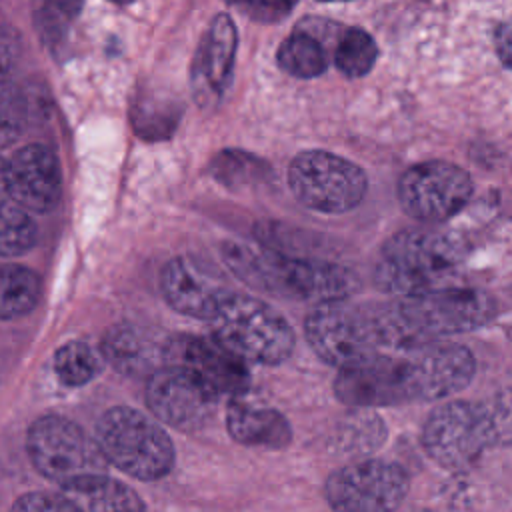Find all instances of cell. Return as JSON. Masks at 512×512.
<instances>
[{
    "label": "cell",
    "mask_w": 512,
    "mask_h": 512,
    "mask_svg": "<svg viewBox=\"0 0 512 512\" xmlns=\"http://www.w3.org/2000/svg\"><path fill=\"white\" fill-rule=\"evenodd\" d=\"M496 50L500 60L512 68V18L502 22L496 30Z\"/></svg>",
    "instance_id": "4316f807"
},
{
    "label": "cell",
    "mask_w": 512,
    "mask_h": 512,
    "mask_svg": "<svg viewBox=\"0 0 512 512\" xmlns=\"http://www.w3.org/2000/svg\"><path fill=\"white\" fill-rule=\"evenodd\" d=\"M388 346L410 350L442 336L472 332L494 320L496 300L478 288L444 286L380 306Z\"/></svg>",
    "instance_id": "6da1fadb"
},
{
    "label": "cell",
    "mask_w": 512,
    "mask_h": 512,
    "mask_svg": "<svg viewBox=\"0 0 512 512\" xmlns=\"http://www.w3.org/2000/svg\"><path fill=\"white\" fill-rule=\"evenodd\" d=\"M160 290L170 308L200 320H210L230 294L226 284L192 256L172 258L164 266Z\"/></svg>",
    "instance_id": "9a60e30c"
},
{
    "label": "cell",
    "mask_w": 512,
    "mask_h": 512,
    "mask_svg": "<svg viewBox=\"0 0 512 512\" xmlns=\"http://www.w3.org/2000/svg\"><path fill=\"white\" fill-rule=\"evenodd\" d=\"M114 2H120V4H124V2H128V0H114Z\"/></svg>",
    "instance_id": "4dcf8cb0"
},
{
    "label": "cell",
    "mask_w": 512,
    "mask_h": 512,
    "mask_svg": "<svg viewBox=\"0 0 512 512\" xmlns=\"http://www.w3.org/2000/svg\"><path fill=\"white\" fill-rule=\"evenodd\" d=\"M462 262V248L456 238L434 230H402L392 236L376 266V282L392 294L416 296L444 288Z\"/></svg>",
    "instance_id": "277c9868"
},
{
    "label": "cell",
    "mask_w": 512,
    "mask_h": 512,
    "mask_svg": "<svg viewBox=\"0 0 512 512\" xmlns=\"http://www.w3.org/2000/svg\"><path fill=\"white\" fill-rule=\"evenodd\" d=\"M36 242V224L28 210L8 200L0 206V256L12 258L28 252Z\"/></svg>",
    "instance_id": "d4e9b609"
},
{
    "label": "cell",
    "mask_w": 512,
    "mask_h": 512,
    "mask_svg": "<svg viewBox=\"0 0 512 512\" xmlns=\"http://www.w3.org/2000/svg\"><path fill=\"white\" fill-rule=\"evenodd\" d=\"M80 512H146L140 496L126 484L108 476L80 490L64 492Z\"/></svg>",
    "instance_id": "44dd1931"
},
{
    "label": "cell",
    "mask_w": 512,
    "mask_h": 512,
    "mask_svg": "<svg viewBox=\"0 0 512 512\" xmlns=\"http://www.w3.org/2000/svg\"><path fill=\"white\" fill-rule=\"evenodd\" d=\"M50 4L68 16H76L80 12L82 0H50Z\"/></svg>",
    "instance_id": "83f0119b"
},
{
    "label": "cell",
    "mask_w": 512,
    "mask_h": 512,
    "mask_svg": "<svg viewBox=\"0 0 512 512\" xmlns=\"http://www.w3.org/2000/svg\"><path fill=\"white\" fill-rule=\"evenodd\" d=\"M378 48L372 36L356 26H350L342 32L336 50L334 64L348 78H360L368 74L376 62Z\"/></svg>",
    "instance_id": "cb8c5ba5"
},
{
    "label": "cell",
    "mask_w": 512,
    "mask_h": 512,
    "mask_svg": "<svg viewBox=\"0 0 512 512\" xmlns=\"http://www.w3.org/2000/svg\"><path fill=\"white\" fill-rule=\"evenodd\" d=\"M512 434V410L504 402L448 400L438 404L422 426L426 454L444 470L462 472L492 446Z\"/></svg>",
    "instance_id": "3957f363"
},
{
    "label": "cell",
    "mask_w": 512,
    "mask_h": 512,
    "mask_svg": "<svg viewBox=\"0 0 512 512\" xmlns=\"http://www.w3.org/2000/svg\"><path fill=\"white\" fill-rule=\"evenodd\" d=\"M166 364L192 372L220 396H244L250 386L246 362L212 336L180 334L166 340L164 366Z\"/></svg>",
    "instance_id": "5bb4252c"
},
{
    "label": "cell",
    "mask_w": 512,
    "mask_h": 512,
    "mask_svg": "<svg viewBox=\"0 0 512 512\" xmlns=\"http://www.w3.org/2000/svg\"><path fill=\"white\" fill-rule=\"evenodd\" d=\"M40 296L42 284L36 272L18 264H0V320L26 316Z\"/></svg>",
    "instance_id": "ffe728a7"
},
{
    "label": "cell",
    "mask_w": 512,
    "mask_h": 512,
    "mask_svg": "<svg viewBox=\"0 0 512 512\" xmlns=\"http://www.w3.org/2000/svg\"><path fill=\"white\" fill-rule=\"evenodd\" d=\"M26 448L34 468L64 492L86 488L108 476V462L96 438L64 416L50 414L32 422Z\"/></svg>",
    "instance_id": "8992f818"
},
{
    "label": "cell",
    "mask_w": 512,
    "mask_h": 512,
    "mask_svg": "<svg viewBox=\"0 0 512 512\" xmlns=\"http://www.w3.org/2000/svg\"><path fill=\"white\" fill-rule=\"evenodd\" d=\"M10 200L8 194V168H6V160L0 158V206L6 204Z\"/></svg>",
    "instance_id": "f1b7e54d"
},
{
    "label": "cell",
    "mask_w": 512,
    "mask_h": 512,
    "mask_svg": "<svg viewBox=\"0 0 512 512\" xmlns=\"http://www.w3.org/2000/svg\"><path fill=\"white\" fill-rule=\"evenodd\" d=\"M238 34L228 14H218L200 46L192 68V86L198 102H212L222 96L230 84Z\"/></svg>",
    "instance_id": "e0dca14e"
},
{
    "label": "cell",
    "mask_w": 512,
    "mask_h": 512,
    "mask_svg": "<svg viewBox=\"0 0 512 512\" xmlns=\"http://www.w3.org/2000/svg\"><path fill=\"white\" fill-rule=\"evenodd\" d=\"M322 2H348V0H322Z\"/></svg>",
    "instance_id": "f546056e"
},
{
    "label": "cell",
    "mask_w": 512,
    "mask_h": 512,
    "mask_svg": "<svg viewBox=\"0 0 512 512\" xmlns=\"http://www.w3.org/2000/svg\"><path fill=\"white\" fill-rule=\"evenodd\" d=\"M0 120H2V118H0ZM0 124H2V122H0Z\"/></svg>",
    "instance_id": "1f68e13d"
},
{
    "label": "cell",
    "mask_w": 512,
    "mask_h": 512,
    "mask_svg": "<svg viewBox=\"0 0 512 512\" xmlns=\"http://www.w3.org/2000/svg\"><path fill=\"white\" fill-rule=\"evenodd\" d=\"M8 194L10 200L28 212L52 210L62 194V170L56 154L42 144L20 148L10 160Z\"/></svg>",
    "instance_id": "2e32d148"
},
{
    "label": "cell",
    "mask_w": 512,
    "mask_h": 512,
    "mask_svg": "<svg viewBox=\"0 0 512 512\" xmlns=\"http://www.w3.org/2000/svg\"><path fill=\"white\" fill-rule=\"evenodd\" d=\"M404 356L376 354L362 362L338 368L334 378L336 398L352 408L398 406L428 400L424 368L416 348Z\"/></svg>",
    "instance_id": "ba28073f"
},
{
    "label": "cell",
    "mask_w": 512,
    "mask_h": 512,
    "mask_svg": "<svg viewBox=\"0 0 512 512\" xmlns=\"http://www.w3.org/2000/svg\"><path fill=\"white\" fill-rule=\"evenodd\" d=\"M208 322L212 338L246 364H282L296 344L288 320L264 300L246 294L230 292Z\"/></svg>",
    "instance_id": "5b68a950"
},
{
    "label": "cell",
    "mask_w": 512,
    "mask_h": 512,
    "mask_svg": "<svg viewBox=\"0 0 512 512\" xmlns=\"http://www.w3.org/2000/svg\"><path fill=\"white\" fill-rule=\"evenodd\" d=\"M288 186L296 200L322 214L354 210L366 196L364 170L326 150L300 152L288 168Z\"/></svg>",
    "instance_id": "30bf717a"
},
{
    "label": "cell",
    "mask_w": 512,
    "mask_h": 512,
    "mask_svg": "<svg viewBox=\"0 0 512 512\" xmlns=\"http://www.w3.org/2000/svg\"><path fill=\"white\" fill-rule=\"evenodd\" d=\"M472 196L470 176L446 160H428L408 168L398 182L402 210L420 222H444L456 216Z\"/></svg>",
    "instance_id": "7c38bea8"
},
{
    "label": "cell",
    "mask_w": 512,
    "mask_h": 512,
    "mask_svg": "<svg viewBox=\"0 0 512 512\" xmlns=\"http://www.w3.org/2000/svg\"><path fill=\"white\" fill-rule=\"evenodd\" d=\"M408 490L404 466L382 458L342 466L324 482V498L334 512H396Z\"/></svg>",
    "instance_id": "8fae6325"
},
{
    "label": "cell",
    "mask_w": 512,
    "mask_h": 512,
    "mask_svg": "<svg viewBox=\"0 0 512 512\" xmlns=\"http://www.w3.org/2000/svg\"><path fill=\"white\" fill-rule=\"evenodd\" d=\"M226 430L242 446L282 450L292 442V426L282 412L250 404L242 396H232L228 402Z\"/></svg>",
    "instance_id": "ac0fdd59"
},
{
    "label": "cell",
    "mask_w": 512,
    "mask_h": 512,
    "mask_svg": "<svg viewBox=\"0 0 512 512\" xmlns=\"http://www.w3.org/2000/svg\"><path fill=\"white\" fill-rule=\"evenodd\" d=\"M10 512H80L66 494L30 492L20 496Z\"/></svg>",
    "instance_id": "484cf974"
},
{
    "label": "cell",
    "mask_w": 512,
    "mask_h": 512,
    "mask_svg": "<svg viewBox=\"0 0 512 512\" xmlns=\"http://www.w3.org/2000/svg\"><path fill=\"white\" fill-rule=\"evenodd\" d=\"M218 398L220 394L198 376L168 364L158 368L146 384V404L150 412L156 420L182 432L204 428L216 412Z\"/></svg>",
    "instance_id": "4fadbf2b"
},
{
    "label": "cell",
    "mask_w": 512,
    "mask_h": 512,
    "mask_svg": "<svg viewBox=\"0 0 512 512\" xmlns=\"http://www.w3.org/2000/svg\"><path fill=\"white\" fill-rule=\"evenodd\" d=\"M304 334L312 352L336 368L362 362L388 348L380 308H360L342 300L318 304L304 322Z\"/></svg>",
    "instance_id": "9c48e42d"
},
{
    "label": "cell",
    "mask_w": 512,
    "mask_h": 512,
    "mask_svg": "<svg viewBox=\"0 0 512 512\" xmlns=\"http://www.w3.org/2000/svg\"><path fill=\"white\" fill-rule=\"evenodd\" d=\"M278 64L296 78H316L326 70L328 58L320 40L306 32H292L278 48Z\"/></svg>",
    "instance_id": "7402d4cb"
},
{
    "label": "cell",
    "mask_w": 512,
    "mask_h": 512,
    "mask_svg": "<svg viewBox=\"0 0 512 512\" xmlns=\"http://www.w3.org/2000/svg\"><path fill=\"white\" fill-rule=\"evenodd\" d=\"M222 258L236 278L280 298L326 304L344 300L356 290L350 270L324 260L252 250L236 242L224 244Z\"/></svg>",
    "instance_id": "7a4b0ae2"
},
{
    "label": "cell",
    "mask_w": 512,
    "mask_h": 512,
    "mask_svg": "<svg viewBox=\"0 0 512 512\" xmlns=\"http://www.w3.org/2000/svg\"><path fill=\"white\" fill-rule=\"evenodd\" d=\"M102 358L126 376H152L164 366V344L136 324H116L102 338Z\"/></svg>",
    "instance_id": "d6986e66"
},
{
    "label": "cell",
    "mask_w": 512,
    "mask_h": 512,
    "mask_svg": "<svg viewBox=\"0 0 512 512\" xmlns=\"http://www.w3.org/2000/svg\"><path fill=\"white\" fill-rule=\"evenodd\" d=\"M96 442L108 464L138 480L166 476L176 460L174 444L164 428L130 406L106 410L96 424Z\"/></svg>",
    "instance_id": "52a82bcc"
},
{
    "label": "cell",
    "mask_w": 512,
    "mask_h": 512,
    "mask_svg": "<svg viewBox=\"0 0 512 512\" xmlns=\"http://www.w3.org/2000/svg\"><path fill=\"white\" fill-rule=\"evenodd\" d=\"M102 370V354L82 340L60 346L54 354V372L64 386H84Z\"/></svg>",
    "instance_id": "603a6c76"
}]
</instances>
